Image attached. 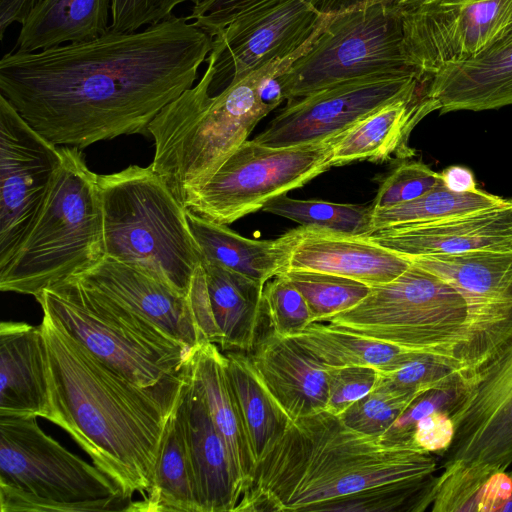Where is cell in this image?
<instances>
[{
    "label": "cell",
    "mask_w": 512,
    "mask_h": 512,
    "mask_svg": "<svg viewBox=\"0 0 512 512\" xmlns=\"http://www.w3.org/2000/svg\"><path fill=\"white\" fill-rule=\"evenodd\" d=\"M212 37L174 14L134 32L0 60V94L40 135L83 149L121 135H149L157 114L194 86Z\"/></svg>",
    "instance_id": "1"
},
{
    "label": "cell",
    "mask_w": 512,
    "mask_h": 512,
    "mask_svg": "<svg viewBox=\"0 0 512 512\" xmlns=\"http://www.w3.org/2000/svg\"><path fill=\"white\" fill-rule=\"evenodd\" d=\"M435 471L432 453L362 434L325 410L291 422L235 512H421L434 500Z\"/></svg>",
    "instance_id": "2"
},
{
    "label": "cell",
    "mask_w": 512,
    "mask_h": 512,
    "mask_svg": "<svg viewBox=\"0 0 512 512\" xmlns=\"http://www.w3.org/2000/svg\"><path fill=\"white\" fill-rule=\"evenodd\" d=\"M41 327L49 384L47 420L64 429L128 500L133 502L135 493L145 498L182 384L138 387L46 313Z\"/></svg>",
    "instance_id": "3"
},
{
    "label": "cell",
    "mask_w": 512,
    "mask_h": 512,
    "mask_svg": "<svg viewBox=\"0 0 512 512\" xmlns=\"http://www.w3.org/2000/svg\"><path fill=\"white\" fill-rule=\"evenodd\" d=\"M261 67L211 95L213 60L199 82L166 105L148 126L150 166L183 203L206 184L269 114L257 99Z\"/></svg>",
    "instance_id": "4"
},
{
    "label": "cell",
    "mask_w": 512,
    "mask_h": 512,
    "mask_svg": "<svg viewBox=\"0 0 512 512\" xmlns=\"http://www.w3.org/2000/svg\"><path fill=\"white\" fill-rule=\"evenodd\" d=\"M106 257L189 294L201 252L186 208L149 165L98 175Z\"/></svg>",
    "instance_id": "5"
},
{
    "label": "cell",
    "mask_w": 512,
    "mask_h": 512,
    "mask_svg": "<svg viewBox=\"0 0 512 512\" xmlns=\"http://www.w3.org/2000/svg\"><path fill=\"white\" fill-rule=\"evenodd\" d=\"M61 153V168L38 220L0 270L3 292L37 299L105 256L98 175L87 166L82 149L64 146Z\"/></svg>",
    "instance_id": "6"
},
{
    "label": "cell",
    "mask_w": 512,
    "mask_h": 512,
    "mask_svg": "<svg viewBox=\"0 0 512 512\" xmlns=\"http://www.w3.org/2000/svg\"><path fill=\"white\" fill-rule=\"evenodd\" d=\"M36 300L43 313L138 387L182 384L193 350L105 293L68 278Z\"/></svg>",
    "instance_id": "7"
},
{
    "label": "cell",
    "mask_w": 512,
    "mask_h": 512,
    "mask_svg": "<svg viewBox=\"0 0 512 512\" xmlns=\"http://www.w3.org/2000/svg\"><path fill=\"white\" fill-rule=\"evenodd\" d=\"M118 484L47 435L37 417L0 415L1 512L128 511Z\"/></svg>",
    "instance_id": "8"
},
{
    "label": "cell",
    "mask_w": 512,
    "mask_h": 512,
    "mask_svg": "<svg viewBox=\"0 0 512 512\" xmlns=\"http://www.w3.org/2000/svg\"><path fill=\"white\" fill-rule=\"evenodd\" d=\"M466 319V304L459 292L412 263L398 277L371 287L357 305L326 322L360 336L462 362L468 344Z\"/></svg>",
    "instance_id": "9"
},
{
    "label": "cell",
    "mask_w": 512,
    "mask_h": 512,
    "mask_svg": "<svg viewBox=\"0 0 512 512\" xmlns=\"http://www.w3.org/2000/svg\"><path fill=\"white\" fill-rule=\"evenodd\" d=\"M386 74L421 78L406 54L397 6L392 0H369L334 13L313 45L279 79L290 101Z\"/></svg>",
    "instance_id": "10"
},
{
    "label": "cell",
    "mask_w": 512,
    "mask_h": 512,
    "mask_svg": "<svg viewBox=\"0 0 512 512\" xmlns=\"http://www.w3.org/2000/svg\"><path fill=\"white\" fill-rule=\"evenodd\" d=\"M333 138L287 147L247 140L183 206L203 219L234 223L332 167Z\"/></svg>",
    "instance_id": "11"
},
{
    "label": "cell",
    "mask_w": 512,
    "mask_h": 512,
    "mask_svg": "<svg viewBox=\"0 0 512 512\" xmlns=\"http://www.w3.org/2000/svg\"><path fill=\"white\" fill-rule=\"evenodd\" d=\"M410 64L422 79L512 37V0H392Z\"/></svg>",
    "instance_id": "12"
},
{
    "label": "cell",
    "mask_w": 512,
    "mask_h": 512,
    "mask_svg": "<svg viewBox=\"0 0 512 512\" xmlns=\"http://www.w3.org/2000/svg\"><path fill=\"white\" fill-rule=\"evenodd\" d=\"M338 11L336 0H272L232 18L212 37L215 95L319 35Z\"/></svg>",
    "instance_id": "13"
},
{
    "label": "cell",
    "mask_w": 512,
    "mask_h": 512,
    "mask_svg": "<svg viewBox=\"0 0 512 512\" xmlns=\"http://www.w3.org/2000/svg\"><path fill=\"white\" fill-rule=\"evenodd\" d=\"M409 259L462 296L468 330L462 362L471 378L512 340V248Z\"/></svg>",
    "instance_id": "14"
},
{
    "label": "cell",
    "mask_w": 512,
    "mask_h": 512,
    "mask_svg": "<svg viewBox=\"0 0 512 512\" xmlns=\"http://www.w3.org/2000/svg\"><path fill=\"white\" fill-rule=\"evenodd\" d=\"M61 165V147L35 131L0 94V270L28 238Z\"/></svg>",
    "instance_id": "15"
},
{
    "label": "cell",
    "mask_w": 512,
    "mask_h": 512,
    "mask_svg": "<svg viewBox=\"0 0 512 512\" xmlns=\"http://www.w3.org/2000/svg\"><path fill=\"white\" fill-rule=\"evenodd\" d=\"M454 436L442 469L507 470L512 464V340L469 378L450 414Z\"/></svg>",
    "instance_id": "16"
},
{
    "label": "cell",
    "mask_w": 512,
    "mask_h": 512,
    "mask_svg": "<svg viewBox=\"0 0 512 512\" xmlns=\"http://www.w3.org/2000/svg\"><path fill=\"white\" fill-rule=\"evenodd\" d=\"M415 75H376L342 82L286 106L254 140L287 147L335 137L383 105L418 88Z\"/></svg>",
    "instance_id": "17"
},
{
    "label": "cell",
    "mask_w": 512,
    "mask_h": 512,
    "mask_svg": "<svg viewBox=\"0 0 512 512\" xmlns=\"http://www.w3.org/2000/svg\"><path fill=\"white\" fill-rule=\"evenodd\" d=\"M275 240L282 272L318 271L373 287L390 282L412 264L409 258L365 236L300 226Z\"/></svg>",
    "instance_id": "18"
},
{
    "label": "cell",
    "mask_w": 512,
    "mask_h": 512,
    "mask_svg": "<svg viewBox=\"0 0 512 512\" xmlns=\"http://www.w3.org/2000/svg\"><path fill=\"white\" fill-rule=\"evenodd\" d=\"M157 325L190 350L206 342L194 317L189 294L130 264L104 256L73 276Z\"/></svg>",
    "instance_id": "19"
},
{
    "label": "cell",
    "mask_w": 512,
    "mask_h": 512,
    "mask_svg": "<svg viewBox=\"0 0 512 512\" xmlns=\"http://www.w3.org/2000/svg\"><path fill=\"white\" fill-rule=\"evenodd\" d=\"M405 257L512 248V201L484 211L426 224L379 230L368 236Z\"/></svg>",
    "instance_id": "20"
},
{
    "label": "cell",
    "mask_w": 512,
    "mask_h": 512,
    "mask_svg": "<svg viewBox=\"0 0 512 512\" xmlns=\"http://www.w3.org/2000/svg\"><path fill=\"white\" fill-rule=\"evenodd\" d=\"M179 400L201 512H235L243 485L204 398L189 375L188 363Z\"/></svg>",
    "instance_id": "21"
},
{
    "label": "cell",
    "mask_w": 512,
    "mask_h": 512,
    "mask_svg": "<svg viewBox=\"0 0 512 512\" xmlns=\"http://www.w3.org/2000/svg\"><path fill=\"white\" fill-rule=\"evenodd\" d=\"M249 357L263 386L292 421L327 410L328 368L294 338L272 331Z\"/></svg>",
    "instance_id": "22"
},
{
    "label": "cell",
    "mask_w": 512,
    "mask_h": 512,
    "mask_svg": "<svg viewBox=\"0 0 512 512\" xmlns=\"http://www.w3.org/2000/svg\"><path fill=\"white\" fill-rule=\"evenodd\" d=\"M438 105L427 93V80L410 93L397 98L335 136L332 166L353 161L383 162L412 157L409 139L416 125Z\"/></svg>",
    "instance_id": "23"
},
{
    "label": "cell",
    "mask_w": 512,
    "mask_h": 512,
    "mask_svg": "<svg viewBox=\"0 0 512 512\" xmlns=\"http://www.w3.org/2000/svg\"><path fill=\"white\" fill-rule=\"evenodd\" d=\"M50 414L46 348L41 324H0V415Z\"/></svg>",
    "instance_id": "24"
},
{
    "label": "cell",
    "mask_w": 512,
    "mask_h": 512,
    "mask_svg": "<svg viewBox=\"0 0 512 512\" xmlns=\"http://www.w3.org/2000/svg\"><path fill=\"white\" fill-rule=\"evenodd\" d=\"M440 114L512 105V37L476 58L447 66L427 80Z\"/></svg>",
    "instance_id": "25"
},
{
    "label": "cell",
    "mask_w": 512,
    "mask_h": 512,
    "mask_svg": "<svg viewBox=\"0 0 512 512\" xmlns=\"http://www.w3.org/2000/svg\"><path fill=\"white\" fill-rule=\"evenodd\" d=\"M188 372L228 447L245 492L251 482L256 462L228 378L226 356L215 343L205 342L192 351Z\"/></svg>",
    "instance_id": "26"
},
{
    "label": "cell",
    "mask_w": 512,
    "mask_h": 512,
    "mask_svg": "<svg viewBox=\"0 0 512 512\" xmlns=\"http://www.w3.org/2000/svg\"><path fill=\"white\" fill-rule=\"evenodd\" d=\"M201 265L222 350L251 351L264 313V285L216 262Z\"/></svg>",
    "instance_id": "27"
},
{
    "label": "cell",
    "mask_w": 512,
    "mask_h": 512,
    "mask_svg": "<svg viewBox=\"0 0 512 512\" xmlns=\"http://www.w3.org/2000/svg\"><path fill=\"white\" fill-rule=\"evenodd\" d=\"M110 0H40L21 25L13 50L41 51L95 39L110 28Z\"/></svg>",
    "instance_id": "28"
},
{
    "label": "cell",
    "mask_w": 512,
    "mask_h": 512,
    "mask_svg": "<svg viewBox=\"0 0 512 512\" xmlns=\"http://www.w3.org/2000/svg\"><path fill=\"white\" fill-rule=\"evenodd\" d=\"M128 511L201 512L179 395L166 422L151 488L145 498L133 501Z\"/></svg>",
    "instance_id": "29"
},
{
    "label": "cell",
    "mask_w": 512,
    "mask_h": 512,
    "mask_svg": "<svg viewBox=\"0 0 512 512\" xmlns=\"http://www.w3.org/2000/svg\"><path fill=\"white\" fill-rule=\"evenodd\" d=\"M186 215L201 261L216 262L262 285L282 273V258L275 239H249L227 225L203 219L187 209Z\"/></svg>",
    "instance_id": "30"
},
{
    "label": "cell",
    "mask_w": 512,
    "mask_h": 512,
    "mask_svg": "<svg viewBox=\"0 0 512 512\" xmlns=\"http://www.w3.org/2000/svg\"><path fill=\"white\" fill-rule=\"evenodd\" d=\"M291 337L327 368L367 366L388 372L428 353L360 336L328 322H313Z\"/></svg>",
    "instance_id": "31"
},
{
    "label": "cell",
    "mask_w": 512,
    "mask_h": 512,
    "mask_svg": "<svg viewBox=\"0 0 512 512\" xmlns=\"http://www.w3.org/2000/svg\"><path fill=\"white\" fill-rule=\"evenodd\" d=\"M225 356L228 378L257 464L284 435L292 420L263 386L248 355L229 351Z\"/></svg>",
    "instance_id": "32"
},
{
    "label": "cell",
    "mask_w": 512,
    "mask_h": 512,
    "mask_svg": "<svg viewBox=\"0 0 512 512\" xmlns=\"http://www.w3.org/2000/svg\"><path fill=\"white\" fill-rule=\"evenodd\" d=\"M504 199L477 189L458 193L449 190L441 181L435 188L411 201L372 210V234L384 229L409 227L455 216L500 208L510 204Z\"/></svg>",
    "instance_id": "33"
},
{
    "label": "cell",
    "mask_w": 512,
    "mask_h": 512,
    "mask_svg": "<svg viewBox=\"0 0 512 512\" xmlns=\"http://www.w3.org/2000/svg\"><path fill=\"white\" fill-rule=\"evenodd\" d=\"M512 495L509 472L458 467L438 475L433 512H502Z\"/></svg>",
    "instance_id": "34"
},
{
    "label": "cell",
    "mask_w": 512,
    "mask_h": 512,
    "mask_svg": "<svg viewBox=\"0 0 512 512\" xmlns=\"http://www.w3.org/2000/svg\"><path fill=\"white\" fill-rule=\"evenodd\" d=\"M262 210L290 219L304 227L356 236L372 235L371 205L294 199L285 194L269 201Z\"/></svg>",
    "instance_id": "35"
},
{
    "label": "cell",
    "mask_w": 512,
    "mask_h": 512,
    "mask_svg": "<svg viewBox=\"0 0 512 512\" xmlns=\"http://www.w3.org/2000/svg\"><path fill=\"white\" fill-rule=\"evenodd\" d=\"M468 381L466 369L459 359L426 353L395 370L378 371L374 388L425 394L463 386Z\"/></svg>",
    "instance_id": "36"
},
{
    "label": "cell",
    "mask_w": 512,
    "mask_h": 512,
    "mask_svg": "<svg viewBox=\"0 0 512 512\" xmlns=\"http://www.w3.org/2000/svg\"><path fill=\"white\" fill-rule=\"evenodd\" d=\"M281 274L302 293L314 322H326L329 318L351 309L371 289L362 282L324 272L286 270Z\"/></svg>",
    "instance_id": "37"
},
{
    "label": "cell",
    "mask_w": 512,
    "mask_h": 512,
    "mask_svg": "<svg viewBox=\"0 0 512 512\" xmlns=\"http://www.w3.org/2000/svg\"><path fill=\"white\" fill-rule=\"evenodd\" d=\"M422 395L373 388L339 416L349 428L381 439L395 420Z\"/></svg>",
    "instance_id": "38"
},
{
    "label": "cell",
    "mask_w": 512,
    "mask_h": 512,
    "mask_svg": "<svg viewBox=\"0 0 512 512\" xmlns=\"http://www.w3.org/2000/svg\"><path fill=\"white\" fill-rule=\"evenodd\" d=\"M263 306L272 331L280 336H294L314 322L302 293L283 274L264 285Z\"/></svg>",
    "instance_id": "39"
},
{
    "label": "cell",
    "mask_w": 512,
    "mask_h": 512,
    "mask_svg": "<svg viewBox=\"0 0 512 512\" xmlns=\"http://www.w3.org/2000/svg\"><path fill=\"white\" fill-rule=\"evenodd\" d=\"M440 173L419 161H407L395 167L382 181L371 204L372 210L402 204L435 188Z\"/></svg>",
    "instance_id": "40"
},
{
    "label": "cell",
    "mask_w": 512,
    "mask_h": 512,
    "mask_svg": "<svg viewBox=\"0 0 512 512\" xmlns=\"http://www.w3.org/2000/svg\"><path fill=\"white\" fill-rule=\"evenodd\" d=\"M327 372L329 399L326 411L336 415L369 394L378 378V370L367 366L328 368Z\"/></svg>",
    "instance_id": "41"
},
{
    "label": "cell",
    "mask_w": 512,
    "mask_h": 512,
    "mask_svg": "<svg viewBox=\"0 0 512 512\" xmlns=\"http://www.w3.org/2000/svg\"><path fill=\"white\" fill-rule=\"evenodd\" d=\"M111 23L109 31L134 32L144 26L163 21L173 10L187 0H110Z\"/></svg>",
    "instance_id": "42"
},
{
    "label": "cell",
    "mask_w": 512,
    "mask_h": 512,
    "mask_svg": "<svg viewBox=\"0 0 512 512\" xmlns=\"http://www.w3.org/2000/svg\"><path fill=\"white\" fill-rule=\"evenodd\" d=\"M271 0H204L193 5L187 18L213 35L223 28L233 17L238 14L262 5ZM344 8L367 2L369 0H338Z\"/></svg>",
    "instance_id": "43"
},
{
    "label": "cell",
    "mask_w": 512,
    "mask_h": 512,
    "mask_svg": "<svg viewBox=\"0 0 512 512\" xmlns=\"http://www.w3.org/2000/svg\"><path fill=\"white\" fill-rule=\"evenodd\" d=\"M454 424L450 414L436 410L420 419L412 433V443L429 453H444L452 443Z\"/></svg>",
    "instance_id": "44"
},
{
    "label": "cell",
    "mask_w": 512,
    "mask_h": 512,
    "mask_svg": "<svg viewBox=\"0 0 512 512\" xmlns=\"http://www.w3.org/2000/svg\"><path fill=\"white\" fill-rule=\"evenodd\" d=\"M195 321L206 342L221 345L222 335L215 323L207 293L205 273L200 264L196 269L189 291Z\"/></svg>",
    "instance_id": "45"
},
{
    "label": "cell",
    "mask_w": 512,
    "mask_h": 512,
    "mask_svg": "<svg viewBox=\"0 0 512 512\" xmlns=\"http://www.w3.org/2000/svg\"><path fill=\"white\" fill-rule=\"evenodd\" d=\"M40 0H0V40L14 23L23 24Z\"/></svg>",
    "instance_id": "46"
},
{
    "label": "cell",
    "mask_w": 512,
    "mask_h": 512,
    "mask_svg": "<svg viewBox=\"0 0 512 512\" xmlns=\"http://www.w3.org/2000/svg\"><path fill=\"white\" fill-rule=\"evenodd\" d=\"M439 173L444 186L453 192L464 193L478 189L474 174L467 167L452 165Z\"/></svg>",
    "instance_id": "47"
},
{
    "label": "cell",
    "mask_w": 512,
    "mask_h": 512,
    "mask_svg": "<svg viewBox=\"0 0 512 512\" xmlns=\"http://www.w3.org/2000/svg\"><path fill=\"white\" fill-rule=\"evenodd\" d=\"M509 476L512 480V470L509 472ZM502 512H512V495L508 503L504 506Z\"/></svg>",
    "instance_id": "48"
},
{
    "label": "cell",
    "mask_w": 512,
    "mask_h": 512,
    "mask_svg": "<svg viewBox=\"0 0 512 512\" xmlns=\"http://www.w3.org/2000/svg\"><path fill=\"white\" fill-rule=\"evenodd\" d=\"M187 1H191L193 3V5H197L201 2H203L204 0H187Z\"/></svg>",
    "instance_id": "49"
}]
</instances>
